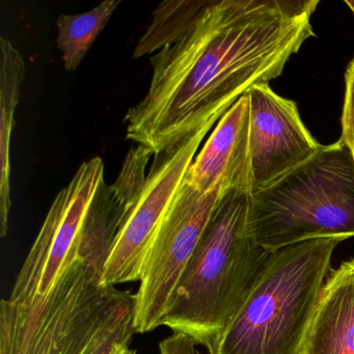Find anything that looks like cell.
<instances>
[{
    "mask_svg": "<svg viewBox=\"0 0 354 354\" xmlns=\"http://www.w3.org/2000/svg\"><path fill=\"white\" fill-rule=\"evenodd\" d=\"M318 0L165 1L134 50L150 57L146 96L126 113V138L154 156L217 121L254 86L283 73L315 36Z\"/></svg>",
    "mask_w": 354,
    "mask_h": 354,
    "instance_id": "6da1fadb",
    "label": "cell"
},
{
    "mask_svg": "<svg viewBox=\"0 0 354 354\" xmlns=\"http://www.w3.org/2000/svg\"><path fill=\"white\" fill-rule=\"evenodd\" d=\"M111 244L84 236L46 291L0 302V354H96L136 294L102 283Z\"/></svg>",
    "mask_w": 354,
    "mask_h": 354,
    "instance_id": "7a4b0ae2",
    "label": "cell"
},
{
    "mask_svg": "<svg viewBox=\"0 0 354 354\" xmlns=\"http://www.w3.org/2000/svg\"><path fill=\"white\" fill-rule=\"evenodd\" d=\"M250 198L225 192L180 279L162 321L212 353L269 257L250 231Z\"/></svg>",
    "mask_w": 354,
    "mask_h": 354,
    "instance_id": "3957f363",
    "label": "cell"
},
{
    "mask_svg": "<svg viewBox=\"0 0 354 354\" xmlns=\"http://www.w3.org/2000/svg\"><path fill=\"white\" fill-rule=\"evenodd\" d=\"M339 242L308 240L269 254L243 306L211 354H301Z\"/></svg>",
    "mask_w": 354,
    "mask_h": 354,
    "instance_id": "277c9868",
    "label": "cell"
},
{
    "mask_svg": "<svg viewBox=\"0 0 354 354\" xmlns=\"http://www.w3.org/2000/svg\"><path fill=\"white\" fill-rule=\"evenodd\" d=\"M250 231L269 254L314 239L354 237V161L339 140L250 198Z\"/></svg>",
    "mask_w": 354,
    "mask_h": 354,
    "instance_id": "5b68a950",
    "label": "cell"
},
{
    "mask_svg": "<svg viewBox=\"0 0 354 354\" xmlns=\"http://www.w3.org/2000/svg\"><path fill=\"white\" fill-rule=\"evenodd\" d=\"M211 128L158 156L131 149L115 183L123 198L121 223L103 271L104 286L140 281L147 252Z\"/></svg>",
    "mask_w": 354,
    "mask_h": 354,
    "instance_id": "8992f818",
    "label": "cell"
},
{
    "mask_svg": "<svg viewBox=\"0 0 354 354\" xmlns=\"http://www.w3.org/2000/svg\"><path fill=\"white\" fill-rule=\"evenodd\" d=\"M223 187L201 192L183 184L147 252L136 292V333L162 326L180 279L202 240Z\"/></svg>",
    "mask_w": 354,
    "mask_h": 354,
    "instance_id": "52a82bcc",
    "label": "cell"
},
{
    "mask_svg": "<svg viewBox=\"0 0 354 354\" xmlns=\"http://www.w3.org/2000/svg\"><path fill=\"white\" fill-rule=\"evenodd\" d=\"M252 196L312 158L321 148L304 125L297 105L268 84L248 92Z\"/></svg>",
    "mask_w": 354,
    "mask_h": 354,
    "instance_id": "ba28073f",
    "label": "cell"
},
{
    "mask_svg": "<svg viewBox=\"0 0 354 354\" xmlns=\"http://www.w3.org/2000/svg\"><path fill=\"white\" fill-rule=\"evenodd\" d=\"M250 95H244L223 118L188 169L185 182L201 192L252 194L250 158Z\"/></svg>",
    "mask_w": 354,
    "mask_h": 354,
    "instance_id": "9c48e42d",
    "label": "cell"
},
{
    "mask_svg": "<svg viewBox=\"0 0 354 354\" xmlns=\"http://www.w3.org/2000/svg\"><path fill=\"white\" fill-rule=\"evenodd\" d=\"M301 354H354V258L331 269Z\"/></svg>",
    "mask_w": 354,
    "mask_h": 354,
    "instance_id": "30bf717a",
    "label": "cell"
},
{
    "mask_svg": "<svg viewBox=\"0 0 354 354\" xmlns=\"http://www.w3.org/2000/svg\"><path fill=\"white\" fill-rule=\"evenodd\" d=\"M26 62L13 43L0 38V235L9 231L11 210V138L20 88L26 80Z\"/></svg>",
    "mask_w": 354,
    "mask_h": 354,
    "instance_id": "8fae6325",
    "label": "cell"
},
{
    "mask_svg": "<svg viewBox=\"0 0 354 354\" xmlns=\"http://www.w3.org/2000/svg\"><path fill=\"white\" fill-rule=\"evenodd\" d=\"M120 3L117 0H106L86 13L59 16L57 44L67 71L78 69Z\"/></svg>",
    "mask_w": 354,
    "mask_h": 354,
    "instance_id": "7c38bea8",
    "label": "cell"
},
{
    "mask_svg": "<svg viewBox=\"0 0 354 354\" xmlns=\"http://www.w3.org/2000/svg\"><path fill=\"white\" fill-rule=\"evenodd\" d=\"M342 136L339 140L347 147L354 161V57L345 74V96L341 118Z\"/></svg>",
    "mask_w": 354,
    "mask_h": 354,
    "instance_id": "4fadbf2b",
    "label": "cell"
},
{
    "mask_svg": "<svg viewBox=\"0 0 354 354\" xmlns=\"http://www.w3.org/2000/svg\"><path fill=\"white\" fill-rule=\"evenodd\" d=\"M196 344L181 333H173L159 344L160 354H196Z\"/></svg>",
    "mask_w": 354,
    "mask_h": 354,
    "instance_id": "5bb4252c",
    "label": "cell"
},
{
    "mask_svg": "<svg viewBox=\"0 0 354 354\" xmlns=\"http://www.w3.org/2000/svg\"><path fill=\"white\" fill-rule=\"evenodd\" d=\"M345 3L349 7V9L351 10L354 15V1H348V0H346Z\"/></svg>",
    "mask_w": 354,
    "mask_h": 354,
    "instance_id": "9a60e30c",
    "label": "cell"
},
{
    "mask_svg": "<svg viewBox=\"0 0 354 354\" xmlns=\"http://www.w3.org/2000/svg\"><path fill=\"white\" fill-rule=\"evenodd\" d=\"M124 354H136V350L130 349L129 351L125 352Z\"/></svg>",
    "mask_w": 354,
    "mask_h": 354,
    "instance_id": "2e32d148",
    "label": "cell"
},
{
    "mask_svg": "<svg viewBox=\"0 0 354 354\" xmlns=\"http://www.w3.org/2000/svg\"><path fill=\"white\" fill-rule=\"evenodd\" d=\"M196 354H202V353H201V352H200V351H198V350H196Z\"/></svg>",
    "mask_w": 354,
    "mask_h": 354,
    "instance_id": "e0dca14e",
    "label": "cell"
}]
</instances>
